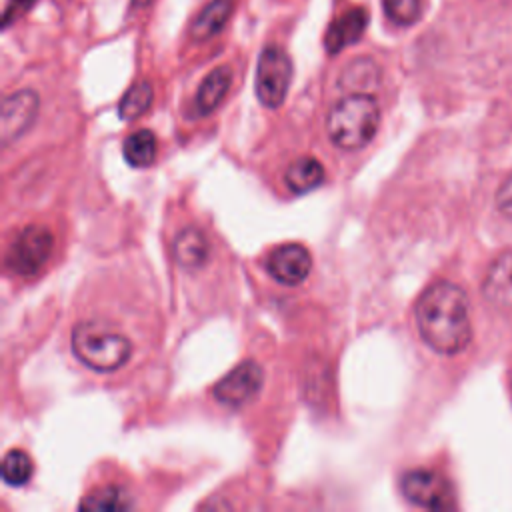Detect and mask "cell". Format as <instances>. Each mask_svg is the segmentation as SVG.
<instances>
[{
    "label": "cell",
    "mask_w": 512,
    "mask_h": 512,
    "mask_svg": "<svg viewBox=\"0 0 512 512\" xmlns=\"http://www.w3.org/2000/svg\"><path fill=\"white\" fill-rule=\"evenodd\" d=\"M414 316L420 338L438 354H458L472 340L468 298L454 282L430 284L420 294Z\"/></svg>",
    "instance_id": "1"
},
{
    "label": "cell",
    "mask_w": 512,
    "mask_h": 512,
    "mask_svg": "<svg viewBox=\"0 0 512 512\" xmlns=\"http://www.w3.org/2000/svg\"><path fill=\"white\" fill-rule=\"evenodd\" d=\"M380 124L378 102L366 92H352L336 102L326 118V130L334 146L358 150L366 146Z\"/></svg>",
    "instance_id": "2"
},
{
    "label": "cell",
    "mask_w": 512,
    "mask_h": 512,
    "mask_svg": "<svg viewBox=\"0 0 512 512\" xmlns=\"http://www.w3.org/2000/svg\"><path fill=\"white\" fill-rule=\"evenodd\" d=\"M70 344L74 356L96 372L118 370L132 354V342L120 330L96 320L78 322Z\"/></svg>",
    "instance_id": "3"
},
{
    "label": "cell",
    "mask_w": 512,
    "mask_h": 512,
    "mask_svg": "<svg viewBox=\"0 0 512 512\" xmlns=\"http://www.w3.org/2000/svg\"><path fill=\"white\" fill-rule=\"evenodd\" d=\"M292 80V60L278 44L260 52L256 66V96L266 108H278L286 100Z\"/></svg>",
    "instance_id": "4"
},
{
    "label": "cell",
    "mask_w": 512,
    "mask_h": 512,
    "mask_svg": "<svg viewBox=\"0 0 512 512\" xmlns=\"http://www.w3.org/2000/svg\"><path fill=\"white\" fill-rule=\"evenodd\" d=\"M52 248V232L42 224H30L12 240L6 252V268L18 276H32L48 262Z\"/></svg>",
    "instance_id": "5"
},
{
    "label": "cell",
    "mask_w": 512,
    "mask_h": 512,
    "mask_svg": "<svg viewBox=\"0 0 512 512\" xmlns=\"http://www.w3.org/2000/svg\"><path fill=\"white\" fill-rule=\"evenodd\" d=\"M402 494L406 500L420 508L442 510L454 506L452 486L444 476L432 470H410L400 480Z\"/></svg>",
    "instance_id": "6"
},
{
    "label": "cell",
    "mask_w": 512,
    "mask_h": 512,
    "mask_svg": "<svg viewBox=\"0 0 512 512\" xmlns=\"http://www.w3.org/2000/svg\"><path fill=\"white\" fill-rule=\"evenodd\" d=\"M264 382V372L260 364L254 360H244L234 366L224 378H220L214 386V398L230 408H240L252 402Z\"/></svg>",
    "instance_id": "7"
},
{
    "label": "cell",
    "mask_w": 512,
    "mask_h": 512,
    "mask_svg": "<svg viewBox=\"0 0 512 512\" xmlns=\"http://www.w3.org/2000/svg\"><path fill=\"white\" fill-rule=\"evenodd\" d=\"M38 94L34 90H18L4 98L0 110V142L4 146L18 140L36 120Z\"/></svg>",
    "instance_id": "8"
},
{
    "label": "cell",
    "mask_w": 512,
    "mask_h": 512,
    "mask_svg": "<svg viewBox=\"0 0 512 512\" xmlns=\"http://www.w3.org/2000/svg\"><path fill=\"white\" fill-rule=\"evenodd\" d=\"M312 268V256L306 246L290 242L274 248L266 258L268 274L286 286H296L306 280Z\"/></svg>",
    "instance_id": "9"
},
{
    "label": "cell",
    "mask_w": 512,
    "mask_h": 512,
    "mask_svg": "<svg viewBox=\"0 0 512 512\" xmlns=\"http://www.w3.org/2000/svg\"><path fill=\"white\" fill-rule=\"evenodd\" d=\"M484 298L498 310H512V250L492 260L482 282Z\"/></svg>",
    "instance_id": "10"
},
{
    "label": "cell",
    "mask_w": 512,
    "mask_h": 512,
    "mask_svg": "<svg viewBox=\"0 0 512 512\" xmlns=\"http://www.w3.org/2000/svg\"><path fill=\"white\" fill-rule=\"evenodd\" d=\"M368 26V12L364 8H352L344 14H340L336 20L330 22L326 36H324V46L330 54L342 52L350 44L358 42Z\"/></svg>",
    "instance_id": "11"
},
{
    "label": "cell",
    "mask_w": 512,
    "mask_h": 512,
    "mask_svg": "<svg viewBox=\"0 0 512 512\" xmlns=\"http://www.w3.org/2000/svg\"><path fill=\"white\" fill-rule=\"evenodd\" d=\"M208 254H210V244L202 230L188 226L178 232L174 240V258L182 268L196 270L204 266L208 260Z\"/></svg>",
    "instance_id": "12"
},
{
    "label": "cell",
    "mask_w": 512,
    "mask_h": 512,
    "mask_svg": "<svg viewBox=\"0 0 512 512\" xmlns=\"http://www.w3.org/2000/svg\"><path fill=\"white\" fill-rule=\"evenodd\" d=\"M232 84V70L228 66H218L214 68L198 86L196 98H194V110L200 116L210 114L220 106L224 96L228 94Z\"/></svg>",
    "instance_id": "13"
},
{
    "label": "cell",
    "mask_w": 512,
    "mask_h": 512,
    "mask_svg": "<svg viewBox=\"0 0 512 512\" xmlns=\"http://www.w3.org/2000/svg\"><path fill=\"white\" fill-rule=\"evenodd\" d=\"M230 14H232V2L230 0H212V2H208L198 12V16L194 18V22L190 26V36L196 42L210 40L212 36H216L224 28Z\"/></svg>",
    "instance_id": "14"
},
{
    "label": "cell",
    "mask_w": 512,
    "mask_h": 512,
    "mask_svg": "<svg viewBox=\"0 0 512 512\" xmlns=\"http://www.w3.org/2000/svg\"><path fill=\"white\" fill-rule=\"evenodd\" d=\"M324 180V166L314 156L296 158L286 170V186L294 194H306Z\"/></svg>",
    "instance_id": "15"
},
{
    "label": "cell",
    "mask_w": 512,
    "mask_h": 512,
    "mask_svg": "<svg viewBox=\"0 0 512 512\" xmlns=\"http://www.w3.org/2000/svg\"><path fill=\"white\" fill-rule=\"evenodd\" d=\"M156 150H158L156 136L150 130H138L130 134L122 146L124 160L134 168L150 166L156 158Z\"/></svg>",
    "instance_id": "16"
},
{
    "label": "cell",
    "mask_w": 512,
    "mask_h": 512,
    "mask_svg": "<svg viewBox=\"0 0 512 512\" xmlns=\"http://www.w3.org/2000/svg\"><path fill=\"white\" fill-rule=\"evenodd\" d=\"M154 98V90L152 84L148 80H140L136 84H132L126 94L122 96L120 104H118V114L122 120H136L140 118L152 104Z\"/></svg>",
    "instance_id": "17"
},
{
    "label": "cell",
    "mask_w": 512,
    "mask_h": 512,
    "mask_svg": "<svg viewBox=\"0 0 512 512\" xmlns=\"http://www.w3.org/2000/svg\"><path fill=\"white\" fill-rule=\"evenodd\" d=\"M130 506V494L120 486H102L84 496V500L78 504L82 510H126Z\"/></svg>",
    "instance_id": "18"
},
{
    "label": "cell",
    "mask_w": 512,
    "mask_h": 512,
    "mask_svg": "<svg viewBox=\"0 0 512 512\" xmlns=\"http://www.w3.org/2000/svg\"><path fill=\"white\" fill-rule=\"evenodd\" d=\"M0 472H2V480L10 486H24L32 472H34V466H32V460L30 456L24 452V450H10L4 458H2V466H0Z\"/></svg>",
    "instance_id": "19"
},
{
    "label": "cell",
    "mask_w": 512,
    "mask_h": 512,
    "mask_svg": "<svg viewBox=\"0 0 512 512\" xmlns=\"http://www.w3.org/2000/svg\"><path fill=\"white\" fill-rule=\"evenodd\" d=\"M390 22L398 26H412L422 18V0H382Z\"/></svg>",
    "instance_id": "20"
},
{
    "label": "cell",
    "mask_w": 512,
    "mask_h": 512,
    "mask_svg": "<svg viewBox=\"0 0 512 512\" xmlns=\"http://www.w3.org/2000/svg\"><path fill=\"white\" fill-rule=\"evenodd\" d=\"M496 208L502 216L512 220V174L502 182L496 192Z\"/></svg>",
    "instance_id": "21"
},
{
    "label": "cell",
    "mask_w": 512,
    "mask_h": 512,
    "mask_svg": "<svg viewBox=\"0 0 512 512\" xmlns=\"http://www.w3.org/2000/svg\"><path fill=\"white\" fill-rule=\"evenodd\" d=\"M32 4H34V0H10V2L4 6V18H2L4 28H8L14 18H18V16L24 14L28 8H32Z\"/></svg>",
    "instance_id": "22"
},
{
    "label": "cell",
    "mask_w": 512,
    "mask_h": 512,
    "mask_svg": "<svg viewBox=\"0 0 512 512\" xmlns=\"http://www.w3.org/2000/svg\"><path fill=\"white\" fill-rule=\"evenodd\" d=\"M152 0H132V8L134 10H140V8H146Z\"/></svg>",
    "instance_id": "23"
}]
</instances>
